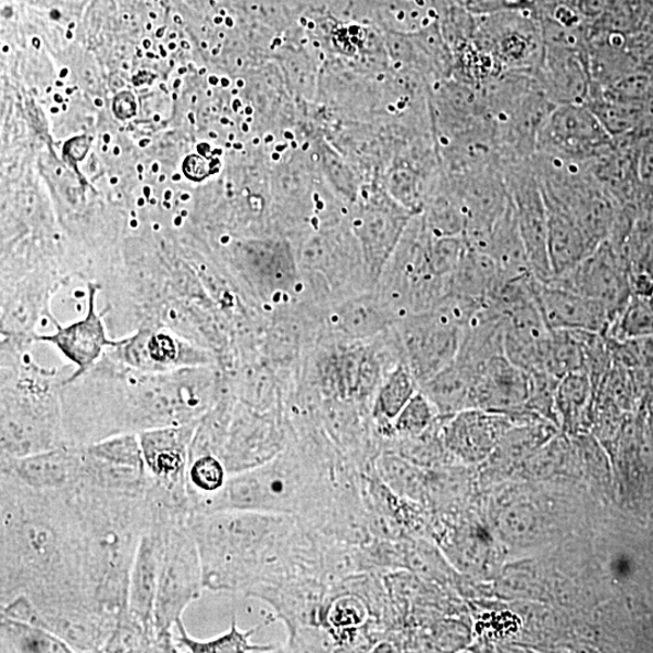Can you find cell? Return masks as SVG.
Listing matches in <instances>:
<instances>
[{
    "instance_id": "9",
    "label": "cell",
    "mask_w": 653,
    "mask_h": 653,
    "mask_svg": "<svg viewBox=\"0 0 653 653\" xmlns=\"http://www.w3.org/2000/svg\"><path fill=\"white\" fill-rule=\"evenodd\" d=\"M549 282L601 301L613 319L631 297L630 274L618 249L608 239L599 244L575 269Z\"/></svg>"
},
{
    "instance_id": "32",
    "label": "cell",
    "mask_w": 653,
    "mask_h": 653,
    "mask_svg": "<svg viewBox=\"0 0 653 653\" xmlns=\"http://www.w3.org/2000/svg\"><path fill=\"white\" fill-rule=\"evenodd\" d=\"M591 381L584 370H577L562 378L558 391L559 409L566 419L574 418L580 412L588 395H590Z\"/></svg>"
},
{
    "instance_id": "11",
    "label": "cell",
    "mask_w": 653,
    "mask_h": 653,
    "mask_svg": "<svg viewBox=\"0 0 653 653\" xmlns=\"http://www.w3.org/2000/svg\"><path fill=\"white\" fill-rule=\"evenodd\" d=\"M152 509L155 512H152L151 525L139 540L133 570H131L127 614L156 633L155 608L163 541H165L170 520L182 517L174 516L171 512L160 507L152 506Z\"/></svg>"
},
{
    "instance_id": "20",
    "label": "cell",
    "mask_w": 653,
    "mask_h": 653,
    "mask_svg": "<svg viewBox=\"0 0 653 653\" xmlns=\"http://www.w3.org/2000/svg\"><path fill=\"white\" fill-rule=\"evenodd\" d=\"M485 254L493 259L500 281L533 276L510 199L493 229Z\"/></svg>"
},
{
    "instance_id": "25",
    "label": "cell",
    "mask_w": 653,
    "mask_h": 653,
    "mask_svg": "<svg viewBox=\"0 0 653 653\" xmlns=\"http://www.w3.org/2000/svg\"><path fill=\"white\" fill-rule=\"evenodd\" d=\"M331 367L336 384H340L344 394L366 396L377 384L379 367L374 356L366 350H352L337 355Z\"/></svg>"
},
{
    "instance_id": "1",
    "label": "cell",
    "mask_w": 653,
    "mask_h": 653,
    "mask_svg": "<svg viewBox=\"0 0 653 653\" xmlns=\"http://www.w3.org/2000/svg\"><path fill=\"white\" fill-rule=\"evenodd\" d=\"M0 614L102 652L116 626L94 602L70 490L37 492L0 473Z\"/></svg>"
},
{
    "instance_id": "3",
    "label": "cell",
    "mask_w": 653,
    "mask_h": 653,
    "mask_svg": "<svg viewBox=\"0 0 653 653\" xmlns=\"http://www.w3.org/2000/svg\"><path fill=\"white\" fill-rule=\"evenodd\" d=\"M188 527L198 544L207 590L248 593L274 579L279 518L261 512L218 510L192 515Z\"/></svg>"
},
{
    "instance_id": "46",
    "label": "cell",
    "mask_w": 653,
    "mask_h": 653,
    "mask_svg": "<svg viewBox=\"0 0 653 653\" xmlns=\"http://www.w3.org/2000/svg\"><path fill=\"white\" fill-rule=\"evenodd\" d=\"M174 48H176V46H174V44L171 42L170 49H174Z\"/></svg>"
},
{
    "instance_id": "2",
    "label": "cell",
    "mask_w": 653,
    "mask_h": 653,
    "mask_svg": "<svg viewBox=\"0 0 653 653\" xmlns=\"http://www.w3.org/2000/svg\"><path fill=\"white\" fill-rule=\"evenodd\" d=\"M70 494L78 514L84 565L94 602L115 626L127 615L131 570L138 543L152 520L148 492L125 495L75 484Z\"/></svg>"
},
{
    "instance_id": "51",
    "label": "cell",
    "mask_w": 653,
    "mask_h": 653,
    "mask_svg": "<svg viewBox=\"0 0 653 653\" xmlns=\"http://www.w3.org/2000/svg\"><path fill=\"white\" fill-rule=\"evenodd\" d=\"M3 51H4V52H8V51H9V48H8V47H4V48H3Z\"/></svg>"
},
{
    "instance_id": "53",
    "label": "cell",
    "mask_w": 653,
    "mask_h": 653,
    "mask_svg": "<svg viewBox=\"0 0 653 653\" xmlns=\"http://www.w3.org/2000/svg\"><path fill=\"white\" fill-rule=\"evenodd\" d=\"M73 91L72 89H67V94L71 95Z\"/></svg>"
},
{
    "instance_id": "50",
    "label": "cell",
    "mask_w": 653,
    "mask_h": 653,
    "mask_svg": "<svg viewBox=\"0 0 653 653\" xmlns=\"http://www.w3.org/2000/svg\"><path fill=\"white\" fill-rule=\"evenodd\" d=\"M102 150H103L104 152H106V151H108V147H107V146H103Z\"/></svg>"
},
{
    "instance_id": "21",
    "label": "cell",
    "mask_w": 653,
    "mask_h": 653,
    "mask_svg": "<svg viewBox=\"0 0 653 653\" xmlns=\"http://www.w3.org/2000/svg\"><path fill=\"white\" fill-rule=\"evenodd\" d=\"M503 418L484 410H467L457 416L446 430V441L465 456H479L490 448L504 427Z\"/></svg>"
},
{
    "instance_id": "44",
    "label": "cell",
    "mask_w": 653,
    "mask_h": 653,
    "mask_svg": "<svg viewBox=\"0 0 653 653\" xmlns=\"http://www.w3.org/2000/svg\"><path fill=\"white\" fill-rule=\"evenodd\" d=\"M114 155H115V156L120 155V149H119V147H115V148H114Z\"/></svg>"
},
{
    "instance_id": "12",
    "label": "cell",
    "mask_w": 653,
    "mask_h": 653,
    "mask_svg": "<svg viewBox=\"0 0 653 653\" xmlns=\"http://www.w3.org/2000/svg\"><path fill=\"white\" fill-rule=\"evenodd\" d=\"M533 297L551 331L601 334L606 332L612 313L601 301L582 296L549 281L531 280Z\"/></svg>"
},
{
    "instance_id": "45",
    "label": "cell",
    "mask_w": 653,
    "mask_h": 653,
    "mask_svg": "<svg viewBox=\"0 0 653 653\" xmlns=\"http://www.w3.org/2000/svg\"><path fill=\"white\" fill-rule=\"evenodd\" d=\"M62 109H63V111H67V106L62 104Z\"/></svg>"
},
{
    "instance_id": "31",
    "label": "cell",
    "mask_w": 653,
    "mask_h": 653,
    "mask_svg": "<svg viewBox=\"0 0 653 653\" xmlns=\"http://www.w3.org/2000/svg\"><path fill=\"white\" fill-rule=\"evenodd\" d=\"M433 417L432 402L417 392L399 412L394 421V427L402 435H418L428 430Z\"/></svg>"
},
{
    "instance_id": "14",
    "label": "cell",
    "mask_w": 653,
    "mask_h": 653,
    "mask_svg": "<svg viewBox=\"0 0 653 653\" xmlns=\"http://www.w3.org/2000/svg\"><path fill=\"white\" fill-rule=\"evenodd\" d=\"M485 52L493 57L503 72L533 73L544 51L541 22L529 15L503 16L486 35Z\"/></svg>"
},
{
    "instance_id": "5",
    "label": "cell",
    "mask_w": 653,
    "mask_h": 653,
    "mask_svg": "<svg viewBox=\"0 0 653 653\" xmlns=\"http://www.w3.org/2000/svg\"><path fill=\"white\" fill-rule=\"evenodd\" d=\"M199 421L162 427L138 433L144 455L148 495L172 514L189 518L187 470L190 445Z\"/></svg>"
},
{
    "instance_id": "17",
    "label": "cell",
    "mask_w": 653,
    "mask_h": 653,
    "mask_svg": "<svg viewBox=\"0 0 653 653\" xmlns=\"http://www.w3.org/2000/svg\"><path fill=\"white\" fill-rule=\"evenodd\" d=\"M530 375L505 355L476 368L471 399L485 409L517 408L530 396Z\"/></svg>"
},
{
    "instance_id": "7",
    "label": "cell",
    "mask_w": 653,
    "mask_h": 653,
    "mask_svg": "<svg viewBox=\"0 0 653 653\" xmlns=\"http://www.w3.org/2000/svg\"><path fill=\"white\" fill-rule=\"evenodd\" d=\"M78 483L101 492L145 494L148 477L138 433H123L83 446Z\"/></svg>"
},
{
    "instance_id": "34",
    "label": "cell",
    "mask_w": 653,
    "mask_h": 653,
    "mask_svg": "<svg viewBox=\"0 0 653 653\" xmlns=\"http://www.w3.org/2000/svg\"><path fill=\"white\" fill-rule=\"evenodd\" d=\"M609 0H566L584 21H594L605 14Z\"/></svg>"
},
{
    "instance_id": "10",
    "label": "cell",
    "mask_w": 653,
    "mask_h": 653,
    "mask_svg": "<svg viewBox=\"0 0 653 653\" xmlns=\"http://www.w3.org/2000/svg\"><path fill=\"white\" fill-rule=\"evenodd\" d=\"M444 305L438 312L412 325L407 335L411 372L420 381H430L455 364L464 344V322Z\"/></svg>"
},
{
    "instance_id": "29",
    "label": "cell",
    "mask_w": 653,
    "mask_h": 653,
    "mask_svg": "<svg viewBox=\"0 0 653 653\" xmlns=\"http://www.w3.org/2000/svg\"><path fill=\"white\" fill-rule=\"evenodd\" d=\"M102 652H161L155 631L131 618L128 614L120 620Z\"/></svg>"
},
{
    "instance_id": "52",
    "label": "cell",
    "mask_w": 653,
    "mask_h": 653,
    "mask_svg": "<svg viewBox=\"0 0 653 653\" xmlns=\"http://www.w3.org/2000/svg\"><path fill=\"white\" fill-rule=\"evenodd\" d=\"M211 93H212L211 90L207 91V96H211L212 95Z\"/></svg>"
},
{
    "instance_id": "36",
    "label": "cell",
    "mask_w": 653,
    "mask_h": 653,
    "mask_svg": "<svg viewBox=\"0 0 653 653\" xmlns=\"http://www.w3.org/2000/svg\"><path fill=\"white\" fill-rule=\"evenodd\" d=\"M507 514L508 515L505 518L506 528L514 533H526L525 531L529 528V525H526V522L531 521L527 517L526 512L522 509H514L507 512Z\"/></svg>"
},
{
    "instance_id": "39",
    "label": "cell",
    "mask_w": 653,
    "mask_h": 653,
    "mask_svg": "<svg viewBox=\"0 0 653 653\" xmlns=\"http://www.w3.org/2000/svg\"><path fill=\"white\" fill-rule=\"evenodd\" d=\"M67 74H69V70L67 69L62 70L61 74H60L61 78H64V76H67Z\"/></svg>"
},
{
    "instance_id": "18",
    "label": "cell",
    "mask_w": 653,
    "mask_h": 653,
    "mask_svg": "<svg viewBox=\"0 0 653 653\" xmlns=\"http://www.w3.org/2000/svg\"><path fill=\"white\" fill-rule=\"evenodd\" d=\"M124 361L138 369L163 372L180 367L207 365L210 358L178 337L165 333L141 331L124 345Z\"/></svg>"
},
{
    "instance_id": "26",
    "label": "cell",
    "mask_w": 653,
    "mask_h": 653,
    "mask_svg": "<svg viewBox=\"0 0 653 653\" xmlns=\"http://www.w3.org/2000/svg\"><path fill=\"white\" fill-rule=\"evenodd\" d=\"M229 475L220 457L213 454L189 456L187 492L192 515L205 500L220 493Z\"/></svg>"
},
{
    "instance_id": "8",
    "label": "cell",
    "mask_w": 653,
    "mask_h": 653,
    "mask_svg": "<svg viewBox=\"0 0 653 653\" xmlns=\"http://www.w3.org/2000/svg\"><path fill=\"white\" fill-rule=\"evenodd\" d=\"M613 146V136L590 106L557 104L539 131L537 152L566 160L591 161Z\"/></svg>"
},
{
    "instance_id": "27",
    "label": "cell",
    "mask_w": 653,
    "mask_h": 653,
    "mask_svg": "<svg viewBox=\"0 0 653 653\" xmlns=\"http://www.w3.org/2000/svg\"><path fill=\"white\" fill-rule=\"evenodd\" d=\"M416 394V377L406 367L396 368L378 392L374 405L375 418L384 423L394 422Z\"/></svg>"
},
{
    "instance_id": "48",
    "label": "cell",
    "mask_w": 653,
    "mask_h": 653,
    "mask_svg": "<svg viewBox=\"0 0 653 653\" xmlns=\"http://www.w3.org/2000/svg\"><path fill=\"white\" fill-rule=\"evenodd\" d=\"M137 169H138V171H140V172H141V171H144V168H141L140 165H138V168H137Z\"/></svg>"
},
{
    "instance_id": "16",
    "label": "cell",
    "mask_w": 653,
    "mask_h": 653,
    "mask_svg": "<svg viewBox=\"0 0 653 653\" xmlns=\"http://www.w3.org/2000/svg\"><path fill=\"white\" fill-rule=\"evenodd\" d=\"M96 291L95 285H89V309H87L84 320L65 326L53 320L54 325H57V333L36 336L39 342L57 345L61 353L78 367L75 373L65 380V385L74 383L76 379L84 375L101 357L106 346L120 347L130 340V337L120 342L108 340L102 321L103 313L97 315L95 311Z\"/></svg>"
},
{
    "instance_id": "47",
    "label": "cell",
    "mask_w": 653,
    "mask_h": 653,
    "mask_svg": "<svg viewBox=\"0 0 653 653\" xmlns=\"http://www.w3.org/2000/svg\"><path fill=\"white\" fill-rule=\"evenodd\" d=\"M67 37H69L70 39L72 38V33H71V32H69V33H67Z\"/></svg>"
},
{
    "instance_id": "38",
    "label": "cell",
    "mask_w": 653,
    "mask_h": 653,
    "mask_svg": "<svg viewBox=\"0 0 653 653\" xmlns=\"http://www.w3.org/2000/svg\"><path fill=\"white\" fill-rule=\"evenodd\" d=\"M649 424H650V431H651L652 439H653V407L651 408V411H650Z\"/></svg>"
},
{
    "instance_id": "30",
    "label": "cell",
    "mask_w": 653,
    "mask_h": 653,
    "mask_svg": "<svg viewBox=\"0 0 653 653\" xmlns=\"http://www.w3.org/2000/svg\"><path fill=\"white\" fill-rule=\"evenodd\" d=\"M466 247L459 236H433L427 248V257L432 275L445 278L460 264Z\"/></svg>"
},
{
    "instance_id": "15",
    "label": "cell",
    "mask_w": 653,
    "mask_h": 653,
    "mask_svg": "<svg viewBox=\"0 0 653 653\" xmlns=\"http://www.w3.org/2000/svg\"><path fill=\"white\" fill-rule=\"evenodd\" d=\"M81 449L73 446L21 457H0V473L37 492H61L78 483Z\"/></svg>"
},
{
    "instance_id": "41",
    "label": "cell",
    "mask_w": 653,
    "mask_h": 653,
    "mask_svg": "<svg viewBox=\"0 0 653 653\" xmlns=\"http://www.w3.org/2000/svg\"><path fill=\"white\" fill-rule=\"evenodd\" d=\"M51 113L52 114H58L59 113V108H57V107L51 108Z\"/></svg>"
},
{
    "instance_id": "28",
    "label": "cell",
    "mask_w": 653,
    "mask_h": 653,
    "mask_svg": "<svg viewBox=\"0 0 653 653\" xmlns=\"http://www.w3.org/2000/svg\"><path fill=\"white\" fill-rule=\"evenodd\" d=\"M616 341H637L653 336V307L649 299L631 296L607 326Z\"/></svg>"
},
{
    "instance_id": "24",
    "label": "cell",
    "mask_w": 653,
    "mask_h": 653,
    "mask_svg": "<svg viewBox=\"0 0 653 653\" xmlns=\"http://www.w3.org/2000/svg\"><path fill=\"white\" fill-rule=\"evenodd\" d=\"M260 626L252 629L239 630L236 618L232 620L231 629L222 636L209 640H200L192 637L185 629L183 620L174 629V640L178 649H185V652L192 653H252L275 651L274 645H258L250 642V638L256 633ZM181 651V650H180Z\"/></svg>"
},
{
    "instance_id": "40",
    "label": "cell",
    "mask_w": 653,
    "mask_h": 653,
    "mask_svg": "<svg viewBox=\"0 0 653 653\" xmlns=\"http://www.w3.org/2000/svg\"><path fill=\"white\" fill-rule=\"evenodd\" d=\"M97 107H102L103 102L100 100V98H97V100L95 101Z\"/></svg>"
},
{
    "instance_id": "42",
    "label": "cell",
    "mask_w": 653,
    "mask_h": 653,
    "mask_svg": "<svg viewBox=\"0 0 653 653\" xmlns=\"http://www.w3.org/2000/svg\"><path fill=\"white\" fill-rule=\"evenodd\" d=\"M104 141H106V144H109V141H111V137H109V135H106L104 136Z\"/></svg>"
},
{
    "instance_id": "37",
    "label": "cell",
    "mask_w": 653,
    "mask_h": 653,
    "mask_svg": "<svg viewBox=\"0 0 653 653\" xmlns=\"http://www.w3.org/2000/svg\"><path fill=\"white\" fill-rule=\"evenodd\" d=\"M642 271L649 272L653 276V242L648 246L644 257H642Z\"/></svg>"
},
{
    "instance_id": "43",
    "label": "cell",
    "mask_w": 653,
    "mask_h": 653,
    "mask_svg": "<svg viewBox=\"0 0 653 653\" xmlns=\"http://www.w3.org/2000/svg\"><path fill=\"white\" fill-rule=\"evenodd\" d=\"M151 46V42L149 40H145V47L148 49Z\"/></svg>"
},
{
    "instance_id": "13",
    "label": "cell",
    "mask_w": 653,
    "mask_h": 653,
    "mask_svg": "<svg viewBox=\"0 0 653 653\" xmlns=\"http://www.w3.org/2000/svg\"><path fill=\"white\" fill-rule=\"evenodd\" d=\"M549 100L557 104H584L593 79L590 50L544 47L541 63L532 73Z\"/></svg>"
},
{
    "instance_id": "6",
    "label": "cell",
    "mask_w": 653,
    "mask_h": 653,
    "mask_svg": "<svg viewBox=\"0 0 653 653\" xmlns=\"http://www.w3.org/2000/svg\"><path fill=\"white\" fill-rule=\"evenodd\" d=\"M532 157L501 162V170L514 205L532 275L538 280L549 281L552 279V271L547 247V206Z\"/></svg>"
},
{
    "instance_id": "23",
    "label": "cell",
    "mask_w": 653,
    "mask_h": 653,
    "mask_svg": "<svg viewBox=\"0 0 653 653\" xmlns=\"http://www.w3.org/2000/svg\"><path fill=\"white\" fill-rule=\"evenodd\" d=\"M0 652L72 653L74 650L46 628L0 614Z\"/></svg>"
},
{
    "instance_id": "4",
    "label": "cell",
    "mask_w": 653,
    "mask_h": 653,
    "mask_svg": "<svg viewBox=\"0 0 653 653\" xmlns=\"http://www.w3.org/2000/svg\"><path fill=\"white\" fill-rule=\"evenodd\" d=\"M204 571L198 544L188 519L170 520L163 541L162 560L155 608V627L161 653L181 652L174 629L185 609L204 590Z\"/></svg>"
},
{
    "instance_id": "54",
    "label": "cell",
    "mask_w": 653,
    "mask_h": 653,
    "mask_svg": "<svg viewBox=\"0 0 653 653\" xmlns=\"http://www.w3.org/2000/svg\"><path fill=\"white\" fill-rule=\"evenodd\" d=\"M650 301H651V304H652V307H653V297L650 299Z\"/></svg>"
},
{
    "instance_id": "35",
    "label": "cell",
    "mask_w": 653,
    "mask_h": 653,
    "mask_svg": "<svg viewBox=\"0 0 653 653\" xmlns=\"http://www.w3.org/2000/svg\"><path fill=\"white\" fill-rule=\"evenodd\" d=\"M638 177L648 189H653V147L644 149L638 163Z\"/></svg>"
},
{
    "instance_id": "33",
    "label": "cell",
    "mask_w": 653,
    "mask_h": 653,
    "mask_svg": "<svg viewBox=\"0 0 653 653\" xmlns=\"http://www.w3.org/2000/svg\"><path fill=\"white\" fill-rule=\"evenodd\" d=\"M381 318L374 309H369L366 305H354L342 318V325L345 332L352 334L375 333L381 329Z\"/></svg>"
},
{
    "instance_id": "49",
    "label": "cell",
    "mask_w": 653,
    "mask_h": 653,
    "mask_svg": "<svg viewBox=\"0 0 653 653\" xmlns=\"http://www.w3.org/2000/svg\"><path fill=\"white\" fill-rule=\"evenodd\" d=\"M57 85L61 87L63 84H62V82L59 81V82H57Z\"/></svg>"
},
{
    "instance_id": "19",
    "label": "cell",
    "mask_w": 653,
    "mask_h": 653,
    "mask_svg": "<svg viewBox=\"0 0 653 653\" xmlns=\"http://www.w3.org/2000/svg\"><path fill=\"white\" fill-rule=\"evenodd\" d=\"M549 214V258L552 279L575 269L599 246L562 205L544 198Z\"/></svg>"
},
{
    "instance_id": "22",
    "label": "cell",
    "mask_w": 653,
    "mask_h": 653,
    "mask_svg": "<svg viewBox=\"0 0 653 653\" xmlns=\"http://www.w3.org/2000/svg\"><path fill=\"white\" fill-rule=\"evenodd\" d=\"M407 218L384 212L370 213L359 229L366 264L370 274L378 276L399 242Z\"/></svg>"
}]
</instances>
